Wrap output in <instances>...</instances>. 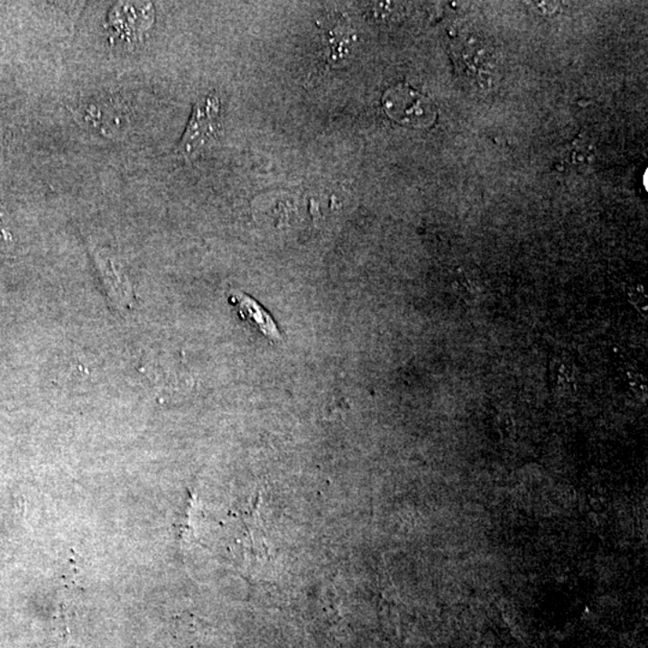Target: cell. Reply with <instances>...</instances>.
<instances>
[{
    "instance_id": "cell-7",
    "label": "cell",
    "mask_w": 648,
    "mask_h": 648,
    "mask_svg": "<svg viewBox=\"0 0 648 648\" xmlns=\"http://www.w3.org/2000/svg\"><path fill=\"white\" fill-rule=\"evenodd\" d=\"M327 34H329L328 45H329L331 60L335 63L345 60L355 47V32L349 25L340 23L331 28Z\"/></svg>"
},
{
    "instance_id": "cell-9",
    "label": "cell",
    "mask_w": 648,
    "mask_h": 648,
    "mask_svg": "<svg viewBox=\"0 0 648 648\" xmlns=\"http://www.w3.org/2000/svg\"><path fill=\"white\" fill-rule=\"evenodd\" d=\"M4 140H5V134H4L2 130H0V144L3 143Z\"/></svg>"
},
{
    "instance_id": "cell-5",
    "label": "cell",
    "mask_w": 648,
    "mask_h": 648,
    "mask_svg": "<svg viewBox=\"0 0 648 648\" xmlns=\"http://www.w3.org/2000/svg\"><path fill=\"white\" fill-rule=\"evenodd\" d=\"M229 301L232 305H235L236 310L239 312L240 319H245V321L254 322L255 326L258 328L265 335V337L271 338L273 341H278L282 338V334L274 319L272 316L254 301L253 298L246 296L245 293H232L229 296Z\"/></svg>"
},
{
    "instance_id": "cell-1",
    "label": "cell",
    "mask_w": 648,
    "mask_h": 648,
    "mask_svg": "<svg viewBox=\"0 0 648 648\" xmlns=\"http://www.w3.org/2000/svg\"><path fill=\"white\" fill-rule=\"evenodd\" d=\"M71 113L79 125L108 140L122 137L130 127L129 108L111 97L82 101Z\"/></svg>"
},
{
    "instance_id": "cell-6",
    "label": "cell",
    "mask_w": 648,
    "mask_h": 648,
    "mask_svg": "<svg viewBox=\"0 0 648 648\" xmlns=\"http://www.w3.org/2000/svg\"><path fill=\"white\" fill-rule=\"evenodd\" d=\"M97 267L100 274L103 275L105 283L109 287L112 293H129V283L126 282V274L122 265L113 255L100 250L96 254Z\"/></svg>"
},
{
    "instance_id": "cell-8",
    "label": "cell",
    "mask_w": 648,
    "mask_h": 648,
    "mask_svg": "<svg viewBox=\"0 0 648 648\" xmlns=\"http://www.w3.org/2000/svg\"><path fill=\"white\" fill-rule=\"evenodd\" d=\"M6 221L5 210L0 206V245L3 246H9L14 243L13 235H11L9 229L6 227Z\"/></svg>"
},
{
    "instance_id": "cell-2",
    "label": "cell",
    "mask_w": 648,
    "mask_h": 648,
    "mask_svg": "<svg viewBox=\"0 0 648 648\" xmlns=\"http://www.w3.org/2000/svg\"><path fill=\"white\" fill-rule=\"evenodd\" d=\"M220 99L209 94L196 101L190 119L176 153L183 159H194L217 140L220 131Z\"/></svg>"
},
{
    "instance_id": "cell-3",
    "label": "cell",
    "mask_w": 648,
    "mask_h": 648,
    "mask_svg": "<svg viewBox=\"0 0 648 648\" xmlns=\"http://www.w3.org/2000/svg\"><path fill=\"white\" fill-rule=\"evenodd\" d=\"M154 18L152 3H118L109 10L107 28L112 39L123 45H136L151 31Z\"/></svg>"
},
{
    "instance_id": "cell-4",
    "label": "cell",
    "mask_w": 648,
    "mask_h": 648,
    "mask_svg": "<svg viewBox=\"0 0 648 648\" xmlns=\"http://www.w3.org/2000/svg\"><path fill=\"white\" fill-rule=\"evenodd\" d=\"M384 106L395 122L409 126H429L435 118V109L430 100L403 85L385 93Z\"/></svg>"
}]
</instances>
